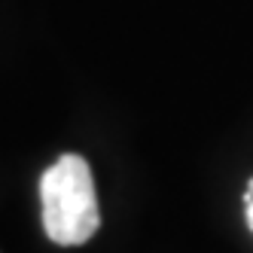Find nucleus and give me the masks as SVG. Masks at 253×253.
Segmentation results:
<instances>
[{"instance_id": "nucleus-1", "label": "nucleus", "mask_w": 253, "mask_h": 253, "mask_svg": "<svg viewBox=\"0 0 253 253\" xmlns=\"http://www.w3.org/2000/svg\"><path fill=\"white\" fill-rule=\"evenodd\" d=\"M43 229L55 244H85L101 226L98 195L88 162L77 153H64L40 177Z\"/></svg>"}, {"instance_id": "nucleus-2", "label": "nucleus", "mask_w": 253, "mask_h": 253, "mask_svg": "<svg viewBox=\"0 0 253 253\" xmlns=\"http://www.w3.org/2000/svg\"><path fill=\"white\" fill-rule=\"evenodd\" d=\"M244 213H247V226L253 232V180L247 183V192H244Z\"/></svg>"}]
</instances>
